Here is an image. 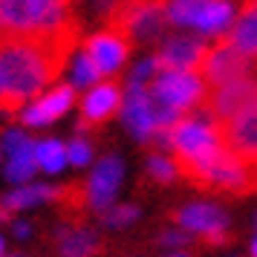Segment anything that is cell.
<instances>
[{
    "mask_svg": "<svg viewBox=\"0 0 257 257\" xmlns=\"http://www.w3.org/2000/svg\"><path fill=\"white\" fill-rule=\"evenodd\" d=\"M75 44L78 24L38 38L0 35V107L15 113L55 81Z\"/></svg>",
    "mask_w": 257,
    "mask_h": 257,
    "instance_id": "cell-1",
    "label": "cell"
},
{
    "mask_svg": "<svg viewBox=\"0 0 257 257\" xmlns=\"http://www.w3.org/2000/svg\"><path fill=\"white\" fill-rule=\"evenodd\" d=\"M165 6L168 3H116L107 12V21H110L107 29H116L118 35H124L130 44L156 41L165 21H168Z\"/></svg>",
    "mask_w": 257,
    "mask_h": 257,
    "instance_id": "cell-2",
    "label": "cell"
},
{
    "mask_svg": "<svg viewBox=\"0 0 257 257\" xmlns=\"http://www.w3.org/2000/svg\"><path fill=\"white\" fill-rule=\"evenodd\" d=\"M202 81L211 84V90L225 87L234 81H245V78H257V64L245 58L237 47H231L225 38H217L208 47V58L202 64Z\"/></svg>",
    "mask_w": 257,
    "mask_h": 257,
    "instance_id": "cell-3",
    "label": "cell"
},
{
    "mask_svg": "<svg viewBox=\"0 0 257 257\" xmlns=\"http://www.w3.org/2000/svg\"><path fill=\"white\" fill-rule=\"evenodd\" d=\"M148 90H151V95L156 101H162L171 110L185 116L188 110L197 107L199 101L205 104L208 84L202 81L199 72H156Z\"/></svg>",
    "mask_w": 257,
    "mask_h": 257,
    "instance_id": "cell-4",
    "label": "cell"
},
{
    "mask_svg": "<svg viewBox=\"0 0 257 257\" xmlns=\"http://www.w3.org/2000/svg\"><path fill=\"white\" fill-rule=\"evenodd\" d=\"M205 58H208V44L191 35L168 38L162 49L153 55L156 72H202Z\"/></svg>",
    "mask_w": 257,
    "mask_h": 257,
    "instance_id": "cell-5",
    "label": "cell"
},
{
    "mask_svg": "<svg viewBox=\"0 0 257 257\" xmlns=\"http://www.w3.org/2000/svg\"><path fill=\"white\" fill-rule=\"evenodd\" d=\"M220 139L222 148L234 153L237 159L257 165V95L245 110H240L234 118L220 124Z\"/></svg>",
    "mask_w": 257,
    "mask_h": 257,
    "instance_id": "cell-6",
    "label": "cell"
},
{
    "mask_svg": "<svg viewBox=\"0 0 257 257\" xmlns=\"http://www.w3.org/2000/svg\"><path fill=\"white\" fill-rule=\"evenodd\" d=\"M176 222L191 234H202L211 245H222L231 243V234H228V217L225 211L211 205V202H191L185 208H179L174 214Z\"/></svg>",
    "mask_w": 257,
    "mask_h": 257,
    "instance_id": "cell-7",
    "label": "cell"
},
{
    "mask_svg": "<svg viewBox=\"0 0 257 257\" xmlns=\"http://www.w3.org/2000/svg\"><path fill=\"white\" fill-rule=\"evenodd\" d=\"M254 95H257V78L234 81V84H225V87H217V90H208L202 110L220 127V124H225L228 118H234L240 110H245V107L251 104Z\"/></svg>",
    "mask_w": 257,
    "mask_h": 257,
    "instance_id": "cell-8",
    "label": "cell"
},
{
    "mask_svg": "<svg viewBox=\"0 0 257 257\" xmlns=\"http://www.w3.org/2000/svg\"><path fill=\"white\" fill-rule=\"evenodd\" d=\"M84 52L93 58V64L98 67L101 75H116L130 55V41L124 35H118L116 29H101V32L87 38Z\"/></svg>",
    "mask_w": 257,
    "mask_h": 257,
    "instance_id": "cell-9",
    "label": "cell"
},
{
    "mask_svg": "<svg viewBox=\"0 0 257 257\" xmlns=\"http://www.w3.org/2000/svg\"><path fill=\"white\" fill-rule=\"evenodd\" d=\"M121 104H124V95H121V87L116 81H101L90 87V93L84 95L81 101V121H78L81 130L95 127V124L107 121L110 116H116Z\"/></svg>",
    "mask_w": 257,
    "mask_h": 257,
    "instance_id": "cell-10",
    "label": "cell"
},
{
    "mask_svg": "<svg viewBox=\"0 0 257 257\" xmlns=\"http://www.w3.org/2000/svg\"><path fill=\"white\" fill-rule=\"evenodd\" d=\"M124 176V165L118 156H104L101 162L95 165L93 176L87 179V205L95 211H107L110 202L116 197L118 185Z\"/></svg>",
    "mask_w": 257,
    "mask_h": 257,
    "instance_id": "cell-11",
    "label": "cell"
},
{
    "mask_svg": "<svg viewBox=\"0 0 257 257\" xmlns=\"http://www.w3.org/2000/svg\"><path fill=\"white\" fill-rule=\"evenodd\" d=\"M75 101V87L72 84H58L52 87L49 93L38 95L32 104L21 113V121L29 124V127H44V124H52L55 118H61Z\"/></svg>",
    "mask_w": 257,
    "mask_h": 257,
    "instance_id": "cell-12",
    "label": "cell"
},
{
    "mask_svg": "<svg viewBox=\"0 0 257 257\" xmlns=\"http://www.w3.org/2000/svg\"><path fill=\"white\" fill-rule=\"evenodd\" d=\"M121 118L127 130L136 139L148 142L156 136V124H153V113H151V93L148 84H133L130 81L127 93H124V104H121Z\"/></svg>",
    "mask_w": 257,
    "mask_h": 257,
    "instance_id": "cell-13",
    "label": "cell"
},
{
    "mask_svg": "<svg viewBox=\"0 0 257 257\" xmlns=\"http://www.w3.org/2000/svg\"><path fill=\"white\" fill-rule=\"evenodd\" d=\"M237 21V6L234 3H217V0H199L197 18H194V26L202 35H217L222 38L231 24Z\"/></svg>",
    "mask_w": 257,
    "mask_h": 257,
    "instance_id": "cell-14",
    "label": "cell"
},
{
    "mask_svg": "<svg viewBox=\"0 0 257 257\" xmlns=\"http://www.w3.org/2000/svg\"><path fill=\"white\" fill-rule=\"evenodd\" d=\"M222 38L257 64V3H243L237 12V21Z\"/></svg>",
    "mask_w": 257,
    "mask_h": 257,
    "instance_id": "cell-15",
    "label": "cell"
},
{
    "mask_svg": "<svg viewBox=\"0 0 257 257\" xmlns=\"http://www.w3.org/2000/svg\"><path fill=\"white\" fill-rule=\"evenodd\" d=\"M44 199H55V188L49 185H24L6 194L0 199V214H12V211H21V208H29L35 202H44Z\"/></svg>",
    "mask_w": 257,
    "mask_h": 257,
    "instance_id": "cell-16",
    "label": "cell"
},
{
    "mask_svg": "<svg viewBox=\"0 0 257 257\" xmlns=\"http://www.w3.org/2000/svg\"><path fill=\"white\" fill-rule=\"evenodd\" d=\"M101 245L98 237L87 228H64L61 231V254L64 257H93Z\"/></svg>",
    "mask_w": 257,
    "mask_h": 257,
    "instance_id": "cell-17",
    "label": "cell"
},
{
    "mask_svg": "<svg viewBox=\"0 0 257 257\" xmlns=\"http://www.w3.org/2000/svg\"><path fill=\"white\" fill-rule=\"evenodd\" d=\"M70 162L67 159V145H61L58 139H47L35 145V165L47 174H58L64 171V165Z\"/></svg>",
    "mask_w": 257,
    "mask_h": 257,
    "instance_id": "cell-18",
    "label": "cell"
},
{
    "mask_svg": "<svg viewBox=\"0 0 257 257\" xmlns=\"http://www.w3.org/2000/svg\"><path fill=\"white\" fill-rule=\"evenodd\" d=\"M38 171L35 165V145L32 148H24V151H18L9 156V162H6V179L15 182V185H26L32 174Z\"/></svg>",
    "mask_w": 257,
    "mask_h": 257,
    "instance_id": "cell-19",
    "label": "cell"
},
{
    "mask_svg": "<svg viewBox=\"0 0 257 257\" xmlns=\"http://www.w3.org/2000/svg\"><path fill=\"white\" fill-rule=\"evenodd\" d=\"M101 78V72H98V67L93 64V58L87 55V52H81L78 58H75V64H72V87H90L95 81Z\"/></svg>",
    "mask_w": 257,
    "mask_h": 257,
    "instance_id": "cell-20",
    "label": "cell"
},
{
    "mask_svg": "<svg viewBox=\"0 0 257 257\" xmlns=\"http://www.w3.org/2000/svg\"><path fill=\"white\" fill-rule=\"evenodd\" d=\"M148 174L156 179V182H171V179H176V165L174 159H165V156H151L148 159Z\"/></svg>",
    "mask_w": 257,
    "mask_h": 257,
    "instance_id": "cell-21",
    "label": "cell"
},
{
    "mask_svg": "<svg viewBox=\"0 0 257 257\" xmlns=\"http://www.w3.org/2000/svg\"><path fill=\"white\" fill-rule=\"evenodd\" d=\"M139 217V208L136 205H118V208H107L104 211V225L110 228H118V225H127Z\"/></svg>",
    "mask_w": 257,
    "mask_h": 257,
    "instance_id": "cell-22",
    "label": "cell"
},
{
    "mask_svg": "<svg viewBox=\"0 0 257 257\" xmlns=\"http://www.w3.org/2000/svg\"><path fill=\"white\" fill-rule=\"evenodd\" d=\"M24 148H32V142H29V136H26L24 130H6L0 136V151L6 153V156L24 151Z\"/></svg>",
    "mask_w": 257,
    "mask_h": 257,
    "instance_id": "cell-23",
    "label": "cell"
},
{
    "mask_svg": "<svg viewBox=\"0 0 257 257\" xmlns=\"http://www.w3.org/2000/svg\"><path fill=\"white\" fill-rule=\"evenodd\" d=\"M67 159H70V165H75V168H84V165L93 162V148L84 139H75V142L67 145Z\"/></svg>",
    "mask_w": 257,
    "mask_h": 257,
    "instance_id": "cell-24",
    "label": "cell"
},
{
    "mask_svg": "<svg viewBox=\"0 0 257 257\" xmlns=\"http://www.w3.org/2000/svg\"><path fill=\"white\" fill-rule=\"evenodd\" d=\"M162 243H168V245H185L188 243V234L185 231H168L162 237Z\"/></svg>",
    "mask_w": 257,
    "mask_h": 257,
    "instance_id": "cell-25",
    "label": "cell"
},
{
    "mask_svg": "<svg viewBox=\"0 0 257 257\" xmlns=\"http://www.w3.org/2000/svg\"><path fill=\"white\" fill-rule=\"evenodd\" d=\"M15 234H18V237H26V234H29V225H26V222H18V225H15Z\"/></svg>",
    "mask_w": 257,
    "mask_h": 257,
    "instance_id": "cell-26",
    "label": "cell"
},
{
    "mask_svg": "<svg viewBox=\"0 0 257 257\" xmlns=\"http://www.w3.org/2000/svg\"><path fill=\"white\" fill-rule=\"evenodd\" d=\"M248 254H251V257H257V237L251 240V251H248Z\"/></svg>",
    "mask_w": 257,
    "mask_h": 257,
    "instance_id": "cell-27",
    "label": "cell"
},
{
    "mask_svg": "<svg viewBox=\"0 0 257 257\" xmlns=\"http://www.w3.org/2000/svg\"><path fill=\"white\" fill-rule=\"evenodd\" d=\"M0 257H3V240H0Z\"/></svg>",
    "mask_w": 257,
    "mask_h": 257,
    "instance_id": "cell-28",
    "label": "cell"
},
{
    "mask_svg": "<svg viewBox=\"0 0 257 257\" xmlns=\"http://www.w3.org/2000/svg\"><path fill=\"white\" fill-rule=\"evenodd\" d=\"M171 257H185V254H171Z\"/></svg>",
    "mask_w": 257,
    "mask_h": 257,
    "instance_id": "cell-29",
    "label": "cell"
}]
</instances>
